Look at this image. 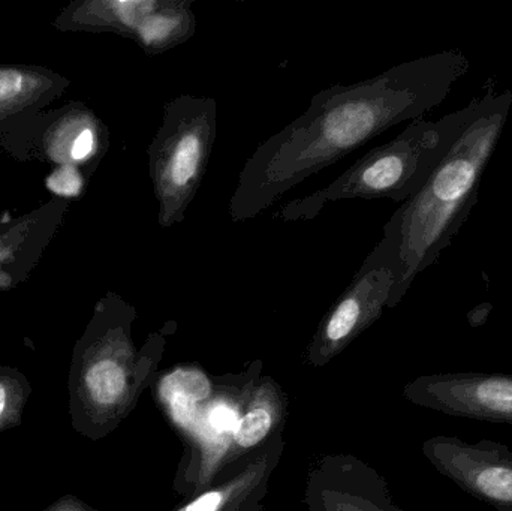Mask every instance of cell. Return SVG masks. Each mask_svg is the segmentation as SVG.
<instances>
[{"instance_id":"obj_19","label":"cell","mask_w":512,"mask_h":511,"mask_svg":"<svg viewBox=\"0 0 512 511\" xmlns=\"http://www.w3.org/2000/svg\"><path fill=\"white\" fill-rule=\"evenodd\" d=\"M493 305L490 302H483L480 305L475 306L468 314V321L472 327H480L486 324L489 320L490 314H492Z\"/></svg>"},{"instance_id":"obj_3","label":"cell","mask_w":512,"mask_h":511,"mask_svg":"<svg viewBox=\"0 0 512 511\" xmlns=\"http://www.w3.org/2000/svg\"><path fill=\"white\" fill-rule=\"evenodd\" d=\"M480 96L439 120H412L405 131L361 156L336 180L280 209L285 222L316 218L328 204L391 200L403 204L426 185L480 110Z\"/></svg>"},{"instance_id":"obj_4","label":"cell","mask_w":512,"mask_h":511,"mask_svg":"<svg viewBox=\"0 0 512 511\" xmlns=\"http://www.w3.org/2000/svg\"><path fill=\"white\" fill-rule=\"evenodd\" d=\"M216 134V99L180 95L165 104L161 125L147 149L159 227L173 228L185 221L206 176Z\"/></svg>"},{"instance_id":"obj_8","label":"cell","mask_w":512,"mask_h":511,"mask_svg":"<svg viewBox=\"0 0 512 511\" xmlns=\"http://www.w3.org/2000/svg\"><path fill=\"white\" fill-rule=\"evenodd\" d=\"M415 404L447 416L512 426V375L454 372L418 378L408 387Z\"/></svg>"},{"instance_id":"obj_11","label":"cell","mask_w":512,"mask_h":511,"mask_svg":"<svg viewBox=\"0 0 512 511\" xmlns=\"http://www.w3.org/2000/svg\"><path fill=\"white\" fill-rule=\"evenodd\" d=\"M161 0H77L54 18L60 32L116 33L137 38L143 21L156 11Z\"/></svg>"},{"instance_id":"obj_20","label":"cell","mask_w":512,"mask_h":511,"mask_svg":"<svg viewBox=\"0 0 512 511\" xmlns=\"http://www.w3.org/2000/svg\"><path fill=\"white\" fill-rule=\"evenodd\" d=\"M6 392L2 386H0V416H2L3 410H5Z\"/></svg>"},{"instance_id":"obj_17","label":"cell","mask_w":512,"mask_h":511,"mask_svg":"<svg viewBox=\"0 0 512 511\" xmlns=\"http://www.w3.org/2000/svg\"><path fill=\"white\" fill-rule=\"evenodd\" d=\"M222 501H224V495L221 492H210L182 511H218Z\"/></svg>"},{"instance_id":"obj_9","label":"cell","mask_w":512,"mask_h":511,"mask_svg":"<svg viewBox=\"0 0 512 511\" xmlns=\"http://www.w3.org/2000/svg\"><path fill=\"white\" fill-rule=\"evenodd\" d=\"M69 200L53 197L30 212L0 224V291L26 281L59 233Z\"/></svg>"},{"instance_id":"obj_14","label":"cell","mask_w":512,"mask_h":511,"mask_svg":"<svg viewBox=\"0 0 512 511\" xmlns=\"http://www.w3.org/2000/svg\"><path fill=\"white\" fill-rule=\"evenodd\" d=\"M207 392H209V384L206 378L195 374L176 375L168 383L167 390L174 410L182 416L188 414L189 407L203 399Z\"/></svg>"},{"instance_id":"obj_13","label":"cell","mask_w":512,"mask_h":511,"mask_svg":"<svg viewBox=\"0 0 512 511\" xmlns=\"http://www.w3.org/2000/svg\"><path fill=\"white\" fill-rule=\"evenodd\" d=\"M86 386L98 404H113L125 390V372L113 360H101L87 371Z\"/></svg>"},{"instance_id":"obj_5","label":"cell","mask_w":512,"mask_h":511,"mask_svg":"<svg viewBox=\"0 0 512 511\" xmlns=\"http://www.w3.org/2000/svg\"><path fill=\"white\" fill-rule=\"evenodd\" d=\"M110 146L105 123L81 102L45 110L0 137V147L18 161L72 167L90 179Z\"/></svg>"},{"instance_id":"obj_1","label":"cell","mask_w":512,"mask_h":511,"mask_svg":"<svg viewBox=\"0 0 512 511\" xmlns=\"http://www.w3.org/2000/svg\"><path fill=\"white\" fill-rule=\"evenodd\" d=\"M471 62L445 50L313 95L307 110L256 147L239 174L228 215L245 222L286 192L406 120L423 119L447 99Z\"/></svg>"},{"instance_id":"obj_6","label":"cell","mask_w":512,"mask_h":511,"mask_svg":"<svg viewBox=\"0 0 512 511\" xmlns=\"http://www.w3.org/2000/svg\"><path fill=\"white\" fill-rule=\"evenodd\" d=\"M424 455L475 500L498 511H512V452L504 444L436 437L424 444Z\"/></svg>"},{"instance_id":"obj_15","label":"cell","mask_w":512,"mask_h":511,"mask_svg":"<svg viewBox=\"0 0 512 511\" xmlns=\"http://www.w3.org/2000/svg\"><path fill=\"white\" fill-rule=\"evenodd\" d=\"M270 426L271 417L267 411L261 410V408L251 411V413L243 417L239 425H237L236 441L240 446L245 447V449L255 446L262 438L267 437Z\"/></svg>"},{"instance_id":"obj_12","label":"cell","mask_w":512,"mask_h":511,"mask_svg":"<svg viewBox=\"0 0 512 511\" xmlns=\"http://www.w3.org/2000/svg\"><path fill=\"white\" fill-rule=\"evenodd\" d=\"M192 0H161L138 29L135 42L149 56H158L189 41L197 30Z\"/></svg>"},{"instance_id":"obj_10","label":"cell","mask_w":512,"mask_h":511,"mask_svg":"<svg viewBox=\"0 0 512 511\" xmlns=\"http://www.w3.org/2000/svg\"><path fill=\"white\" fill-rule=\"evenodd\" d=\"M65 75L41 65H0V137L47 110L68 89Z\"/></svg>"},{"instance_id":"obj_2","label":"cell","mask_w":512,"mask_h":511,"mask_svg":"<svg viewBox=\"0 0 512 511\" xmlns=\"http://www.w3.org/2000/svg\"><path fill=\"white\" fill-rule=\"evenodd\" d=\"M480 110L420 192L400 204L387 227L400 246V278L388 308L406 296L418 275L450 248L478 201L481 180L504 134L512 92L487 86Z\"/></svg>"},{"instance_id":"obj_18","label":"cell","mask_w":512,"mask_h":511,"mask_svg":"<svg viewBox=\"0 0 512 511\" xmlns=\"http://www.w3.org/2000/svg\"><path fill=\"white\" fill-rule=\"evenodd\" d=\"M210 422L218 431H228L236 425V413L227 407H218L210 416Z\"/></svg>"},{"instance_id":"obj_16","label":"cell","mask_w":512,"mask_h":511,"mask_svg":"<svg viewBox=\"0 0 512 511\" xmlns=\"http://www.w3.org/2000/svg\"><path fill=\"white\" fill-rule=\"evenodd\" d=\"M86 177L72 167H59L45 179V185L56 197H78L83 192Z\"/></svg>"},{"instance_id":"obj_7","label":"cell","mask_w":512,"mask_h":511,"mask_svg":"<svg viewBox=\"0 0 512 511\" xmlns=\"http://www.w3.org/2000/svg\"><path fill=\"white\" fill-rule=\"evenodd\" d=\"M399 255V239L385 225L381 242L367 255L322 324L324 344H342L376 320L382 309L390 305L400 278Z\"/></svg>"}]
</instances>
